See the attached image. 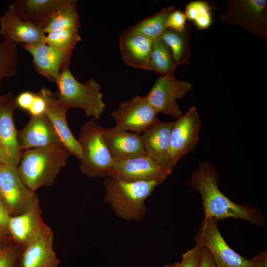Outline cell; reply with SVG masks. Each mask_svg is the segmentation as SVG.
<instances>
[{"mask_svg": "<svg viewBox=\"0 0 267 267\" xmlns=\"http://www.w3.org/2000/svg\"><path fill=\"white\" fill-rule=\"evenodd\" d=\"M219 174L214 166L207 162L200 163L189 179V185L200 195L204 216L217 220L235 218L243 220L257 226L265 224V219L257 208L236 204L220 190Z\"/></svg>", "mask_w": 267, "mask_h": 267, "instance_id": "6da1fadb", "label": "cell"}, {"mask_svg": "<svg viewBox=\"0 0 267 267\" xmlns=\"http://www.w3.org/2000/svg\"><path fill=\"white\" fill-rule=\"evenodd\" d=\"M70 155L61 145L26 150L17 166V172L24 183L35 192L54 183Z\"/></svg>", "mask_w": 267, "mask_h": 267, "instance_id": "7a4b0ae2", "label": "cell"}, {"mask_svg": "<svg viewBox=\"0 0 267 267\" xmlns=\"http://www.w3.org/2000/svg\"><path fill=\"white\" fill-rule=\"evenodd\" d=\"M161 183L156 180L129 181L108 177L103 182L104 200L118 217L140 221L146 213L145 201Z\"/></svg>", "mask_w": 267, "mask_h": 267, "instance_id": "3957f363", "label": "cell"}, {"mask_svg": "<svg viewBox=\"0 0 267 267\" xmlns=\"http://www.w3.org/2000/svg\"><path fill=\"white\" fill-rule=\"evenodd\" d=\"M55 83L58 89L57 99L63 106L68 109H81L87 116L95 120L101 118L106 105L101 86L95 80L91 78L86 83H81L67 67Z\"/></svg>", "mask_w": 267, "mask_h": 267, "instance_id": "277c9868", "label": "cell"}, {"mask_svg": "<svg viewBox=\"0 0 267 267\" xmlns=\"http://www.w3.org/2000/svg\"><path fill=\"white\" fill-rule=\"evenodd\" d=\"M104 129L91 119L80 131L78 139L82 153L80 169L90 178L108 177L115 163L104 141Z\"/></svg>", "mask_w": 267, "mask_h": 267, "instance_id": "5b68a950", "label": "cell"}, {"mask_svg": "<svg viewBox=\"0 0 267 267\" xmlns=\"http://www.w3.org/2000/svg\"><path fill=\"white\" fill-rule=\"evenodd\" d=\"M218 221L216 218L204 216L194 238L196 243L209 250L216 267H267V250L251 259L240 255L223 238Z\"/></svg>", "mask_w": 267, "mask_h": 267, "instance_id": "8992f818", "label": "cell"}, {"mask_svg": "<svg viewBox=\"0 0 267 267\" xmlns=\"http://www.w3.org/2000/svg\"><path fill=\"white\" fill-rule=\"evenodd\" d=\"M220 19L228 25L238 26L267 42V0H229Z\"/></svg>", "mask_w": 267, "mask_h": 267, "instance_id": "52a82bcc", "label": "cell"}, {"mask_svg": "<svg viewBox=\"0 0 267 267\" xmlns=\"http://www.w3.org/2000/svg\"><path fill=\"white\" fill-rule=\"evenodd\" d=\"M158 114L146 96L135 95L131 99L121 102L111 113L116 122L113 129L142 134L160 121Z\"/></svg>", "mask_w": 267, "mask_h": 267, "instance_id": "ba28073f", "label": "cell"}, {"mask_svg": "<svg viewBox=\"0 0 267 267\" xmlns=\"http://www.w3.org/2000/svg\"><path fill=\"white\" fill-rule=\"evenodd\" d=\"M201 121L195 106L173 122L170 135L169 169L173 172L177 163L193 151L199 141Z\"/></svg>", "mask_w": 267, "mask_h": 267, "instance_id": "9c48e42d", "label": "cell"}, {"mask_svg": "<svg viewBox=\"0 0 267 267\" xmlns=\"http://www.w3.org/2000/svg\"><path fill=\"white\" fill-rule=\"evenodd\" d=\"M191 89L190 82L178 80L174 75L162 76L156 80L146 97L158 114L178 119L183 113L177 100L184 98Z\"/></svg>", "mask_w": 267, "mask_h": 267, "instance_id": "30bf717a", "label": "cell"}, {"mask_svg": "<svg viewBox=\"0 0 267 267\" xmlns=\"http://www.w3.org/2000/svg\"><path fill=\"white\" fill-rule=\"evenodd\" d=\"M0 196L11 217L25 212L39 201L20 177L17 167L7 164L0 165Z\"/></svg>", "mask_w": 267, "mask_h": 267, "instance_id": "8fae6325", "label": "cell"}, {"mask_svg": "<svg viewBox=\"0 0 267 267\" xmlns=\"http://www.w3.org/2000/svg\"><path fill=\"white\" fill-rule=\"evenodd\" d=\"M171 174L144 154L115 162L109 177L129 181L163 182Z\"/></svg>", "mask_w": 267, "mask_h": 267, "instance_id": "7c38bea8", "label": "cell"}, {"mask_svg": "<svg viewBox=\"0 0 267 267\" xmlns=\"http://www.w3.org/2000/svg\"><path fill=\"white\" fill-rule=\"evenodd\" d=\"M23 47L32 55L36 71L49 81L55 83L64 69L69 67L72 51L58 49L44 43Z\"/></svg>", "mask_w": 267, "mask_h": 267, "instance_id": "4fadbf2b", "label": "cell"}, {"mask_svg": "<svg viewBox=\"0 0 267 267\" xmlns=\"http://www.w3.org/2000/svg\"><path fill=\"white\" fill-rule=\"evenodd\" d=\"M15 97L11 93L3 95L0 102V143L8 164L17 167L23 151L19 148L18 132L13 121L16 108Z\"/></svg>", "mask_w": 267, "mask_h": 267, "instance_id": "5bb4252c", "label": "cell"}, {"mask_svg": "<svg viewBox=\"0 0 267 267\" xmlns=\"http://www.w3.org/2000/svg\"><path fill=\"white\" fill-rule=\"evenodd\" d=\"M53 233L46 226L34 239L21 249V267H58L60 261L53 248Z\"/></svg>", "mask_w": 267, "mask_h": 267, "instance_id": "9a60e30c", "label": "cell"}, {"mask_svg": "<svg viewBox=\"0 0 267 267\" xmlns=\"http://www.w3.org/2000/svg\"><path fill=\"white\" fill-rule=\"evenodd\" d=\"M40 91L46 103L45 115L52 124L62 145L71 155L80 160L82 154L81 146L67 121L66 114L68 109L59 102L56 94L46 87L42 88Z\"/></svg>", "mask_w": 267, "mask_h": 267, "instance_id": "2e32d148", "label": "cell"}, {"mask_svg": "<svg viewBox=\"0 0 267 267\" xmlns=\"http://www.w3.org/2000/svg\"><path fill=\"white\" fill-rule=\"evenodd\" d=\"M0 35L4 40L23 45L44 43L45 36L43 29L20 19L11 4L0 17Z\"/></svg>", "mask_w": 267, "mask_h": 267, "instance_id": "e0dca14e", "label": "cell"}, {"mask_svg": "<svg viewBox=\"0 0 267 267\" xmlns=\"http://www.w3.org/2000/svg\"><path fill=\"white\" fill-rule=\"evenodd\" d=\"M19 146L23 152L26 150L47 147L63 146L50 121L45 114L31 116L27 125L18 132Z\"/></svg>", "mask_w": 267, "mask_h": 267, "instance_id": "ac0fdd59", "label": "cell"}, {"mask_svg": "<svg viewBox=\"0 0 267 267\" xmlns=\"http://www.w3.org/2000/svg\"><path fill=\"white\" fill-rule=\"evenodd\" d=\"M123 60L136 68L150 70V56L153 40L129 28L119 39Z\"/></svg>", "mask_w": 267, "mask_h": 267, "instance_id": "d6986e66", "label": "cell"}, {"mask_svg": "<svg viewBox=\"0 0 267 267\" xmlns=\"http://www.w3.org/2000/svg\"><path fill=\"white\" fill-rule=\"evenodd\" d=\"M46 226L42 218L39 201H38L25 212L11 217L8 231L17 246L22 249Z\"/></svg>", "mask_w": 267, "mask_h": 267, "instance_id": "ffe728a7", "label": "cell"}, {"mask_svg": "<svg viewBox=\"0 0 267 267\" xmlns=\"http://www.w3.org/2000/svg\"><path fill=\"white\" fill-rule=\"evenodd\" d=\"M103 138L115 162L145 153L142 134L104 128Z\"/></svg>", "mask_w": 267, "mask_h": 267, "instance_id": "44dd1931", "label": "cell"}, {"mask_svg": "<svg viewBox=\"0 0 267 267\" xmlns=\"http://www.w3.org/2000/svg\"><path fill=\"white\" fill-rule=\"evenodd\" d=\"M173 122L159 121L142 134L145 153L164 169H169L170 135Z\"/></svg>", "mask_w": 267, "mask_h": 267, "instance_id": "7402d4cb", "label": "cell"}, {"mask_svg": "<svg viewBox=\"0 0 267 267\" xmlns=\"http://www.w3.org/2000/svg\"><path fill=\"white\" fill-rule=\"evenodd\" d=\"M66 0H15L11 4L18 16L44 29Z\"/></svg>", "mask_w": 267, "mask_h": 267, "instance_id": "603a6c76", "label": "cell"}, {"mask_svg": "<svg viewBox=\"0 0 267 267\" xmlns=\"http://www.w3.org/2000/svg\"><path fill=\"white\" fill-rule=\"evenodd\" d=\"M161 39L170 48L176 66L190 64L191 26L186 24L181 32L167 29Z\"/></svg>", "mask_w": 267, "mask_h": 267, "instance_id": "cb8c5ba5", "label": "cell"}, {"mask_svg": "<svg viewBox=\"0 0 267 267\" xmlns=\"http://www.w3.org/2000/svg\"><path fill=\"white\" fill-rule=\"evenodd\" d=\"M176 9L172 6L165 7L129 28L153 41L161 39L167 29V23L169 16Z\"/></svg>", "mask_w": 267, "mask_h": 267, "instance_id": "d4e9b609", "label": "cell"}, {"mask_svg": "<svg viewBox=\"0 0 267 267\" xmlns=\"http://www.w3.org/2000/svg\"><path fill=\"white\" fill-rule=\"evenodd\" d=\"M149 65L161 76L173 75L177 68L170 48L161 39L153 41Z\"/></svg>", "mask_w": 267, "mask_h": 267, "instance_id": "484cf974", "label": "cell"}, {"mask_svg": "<svg viewBox=\"0 0 267 267\" xmlns=\"http://www.w3.org/2000/svg\"><path fill=\"white\" fill-rule=\"evenodd\" d=\"M77 0H66L62 7L43 29L44 34L64 29H79L81 25L77 10Z\"/></svg>", "mask_w": 267, "mask_h": 267, "instance_id": "4316f807", "label": "cell"}, {"mask_svg": "<svg viewBox=\"0 0 267 267\" xmlns=\"http://www.w3.org/2000/svg\"><path fill=\"white\" fill-rule=\"evenodd\" d=\"M213 7L205 1H191L185 5L184 13L186 19L191 21L198 30L208 29L213 22Z\"/></svg>", "mask_w": 267, "mask_h": 267, "instance_id": "83f0119b", "label": "cell"}, {"mask_svg": "<svg viewBox=\"0 0 267 267\" xmlns=\"http://www.w3.org/2000/svg\"><path fill=\"white\" fill-rule=\"evenodd\" d=\"M17 45L6 40L0 43V88L3 79L16 74L18 62Z\"/></svg>", "mask_w": 267, "mask_h": 267, "instance_id": "f1b7e54d", "label": "cell"}, {"mask_svg": "<svg viewBox=\"0 0 267 267\" xmlns=\"http://www.w3.org/2000/svg\"><path fill=\"white\" fill-rule=\"evenodd\" d=\"M78 30L68 29L48 33L45 36L44 43L58 49L72 51L82 40Z\"/></svg>", "mask_w": 267, "mask_h": 267, "instance_id": "f546056e", "label": "cell"}, {"mask_svg": "<svg viewBox=\"0 0 267 267\" xmlns=\"http://www.w3.org/2000/svg\"><path fill=\"white\" fill-rule=\"evenodd\" d=\"M21 249L18 246L5 247L0 250V267H15L20 262Z\"/></svg>", "mask_w": 267, "mask_h": 267, "instance_id": "4dcf8cb0", "label": "cell"}, {"mask_svg": "<svg viewBox=\"0 0 267 267\" xmlns=\"http://www.w3.org/2000/svg\"><path fill=\"white\" fill-rule=\"evenodd\" d=\"M202 246L196 242L195 245L182 255L180 267H199Z\"/></svg>", "mask_w": 267, "mask_h": 267, "instance_id": "1f68e13d", "label": "cell"}, {"mask_svg": "<svg viewBox=\"0 0 267 267\" xmlns=\"http://www.w3.org/2000/svg\"><path fill=\"white\" fill-rule=\"evenodd\" d=\"M186 17L182 11L176 9L169 15L167 28L178 32H181L186 26Z\"/></svg>", "mask_w": 267, "mask_h": 267, "instance_id": "d6a6232c", "label": "cell"}, {"mask_svg": "<svg viewBox=\"0 0 267 267\" xmlns=\"http://www.w3.org/2000/svg\"><path fill=\"white\" fill-rule=\"evenodd\" d=\"M46 103L44 97L40 91L35 93L32 104L28 110L31 116H38L45 114Z\"/></svg>", "mask_w": 267, "mask_h": 267, "instance_id": "836d02e7", "label": "cell"}, {"mask_svg": "<svg viewBox=\"0 0 267 267\" xmlns=\"http://www.w3.org/2000/svg\"><path fill=\"white\" fill-rule=\"evenodd\" d=\"M35 93L25 91L19 93L15 97V102L17 107L28 111L33 101Z\"/></svg>", "mask_w": 267, "mask_h": 267, "instance_id": "e575fe53", "label": "cell"}, {"mask_svg": "<svg viewBox=\"0 0 267 267\" xmlns=\"http://www.w3.org/2000/svg\"><path fill=\"white\" fill-rule=\"evenodd\" d=\"M11 217L7 207L0 196V225L5 233L8 232V223Z\"/></svg>", "mask_w": 267, "mask_h": 267, "instance_id": "d590c367", "label": "cell"}, {"mask_svg": "<svg viewBox=\"0 0 267 267\" xmlns=\"http://www.w3.org/2000/svg\"><path fill=\"white\" fill-rule=\"evenodd\" d=\"M202 246V252L199 267H216L214 260L209 250L206 247L203 246Z\"/></svg>", "mask_w": 267, "mask_h": 267, "instance_id": "8d00e7d4", "label": "cell"}, {"mask_svg": "<svg viewBox=\"0 0 267 267\" xmlns=\"http://www.w3.org/2000/svg\"><path fill=\"white\" fill-rule=\"evenodd\" d=\"M8 164L4 150L0 143V165Z\"/></svg>", "mask_w": 267, "mask_h": 267, "instance_id": "74e56055", "label": "cell"}, {"mask_svg": "<svg viewBox=\"0 0 267 267\" xmlns=\"http://www.w3.org/2000/svg\"><path fill=\"white\" fill-rule=\"evenodd\" d=\"M180 262H175L172 264L165 265L163 267H180Z\"/></svg>", "mask_w": 267, "mask_h": 267, "instance_id": "f35d334b", "label": "cell"}, {"mask_svg": "<svg viewBox=\"0 0 267 267\" xmlns=\"http://www.w3.org/2000/svg\"><path fill=\"white\" fill-rule=\"evenodd\" d=\"M6 233L3 229L2 228L0 225V239L2 238L3 235Z\"/></svg>", "mask_w": 267, "mask_h": 267, "instance_id": "ab89813d", "label": "cell"}, {"mask_svg": "<svg viewBox=\"0 0 267 267\" xmlns=\"http://www.w3.org/2000/svg\"><path fill=\"white\" fill-rule=\"evenodd\" d=\"M3 248H4V247H3L2 245H1V244L0 241V250H1L2 249H3Z\"/></svg>", "mask_w": 267, "mask_h": 267, "instance_id": "60d3db41", "label": "cell"}, {"mask_svg": "<svg viewBox=\"0 0 267 267\" xmlns=\"http://www.w3.org/2000/svg\"><path fill=\"white\" fill-rule=\"evenodd\" d=\"M15 267H21L20 262L17 264Z\"/></svg>", "mask_w": 267, "mask_h": 267, "instance_id": "b9f144b4", "label": "cell"}, {"mask_svg": "<svg viewBox=\"0 0 267 267\" xmlns=\"http://www.w3.org/2000/svg\"><path fill=\"white\" fill-rule=\"evenodd\" d=\"M2 97H3V96H0V102Z\"/></svg>", "mask_w": 267, "mask_h": 267, "instance_id": "7bdbcfd3", "label": "cell"}]
</instances>
